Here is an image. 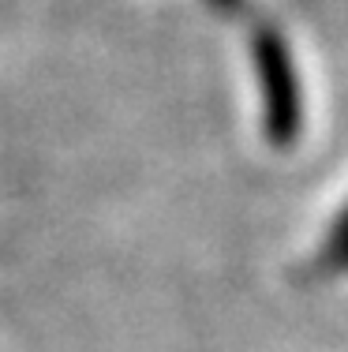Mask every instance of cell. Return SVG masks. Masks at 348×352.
Segmentation results:
<instances>
[{
  "mask_svg": "<svg viewBox=\"0 0 348 352\" xmlns=\"http://www.w3.org/2000/svg\"><path fill=\"white\" fill-rule=\"evenodd\" d=\"M255 64H259L262 98H266V131L277 146H288L300 135V90H296L288 49L273 30L255 34Z\"/></svg>",
  "mask_w": 348,
  "mask_h": 352,
  "instance_id": "obj_1",
  "label": "cell"
},
{
  "mask_svg": "<svg viewBox=\"0 0 348 352\" xmlns=\"http://www.w3.org/2000/svg\"><path fill=\"white\" fill-rule=\"evenodd\" d=\"M329 258H334V263H348V214L334 225V236H329Z\"/></svg>",
  "mask_w": 348,
  "mask_h": 352,
  "instance_id": "obj_2",
  "label": "cell"
}]
</instances>
